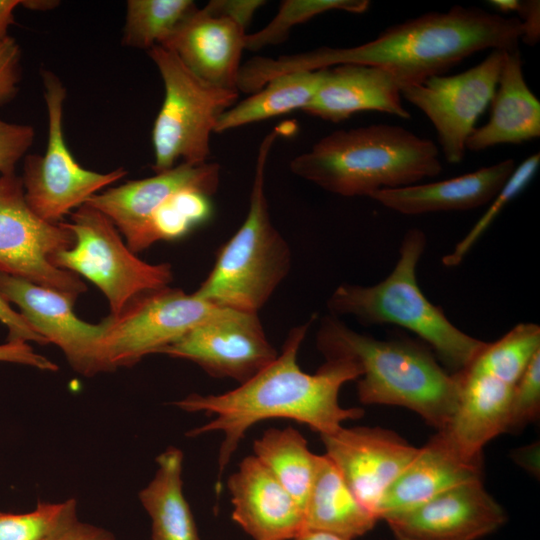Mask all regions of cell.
Instances as JSON below:
<instances>
[{"instance_id": "4", "label": "cell", "mask_w": 540, "mask_h": 540, "mask_svg": "<svg viewBox=\"0 0 540 540\" xmlns=\"http://www.w3.org/2000/svg\"><path fill=\"white\" fill-rule=\"evenodd\" d=\"M289 167L296 176L345 197L417 184L443 170L433 141L390 124L333 131Z\"/></svg>"}, {"instance_id": "31", "label": "cell", "mask_w": 540, "mask_h": 540, "mask_svg": "<svg viewBox=\"0 0 540 540\" xmlns=\"http://www.w3.org/2000/svg\"><path fill=\"white\" fill-rule=\"evenodd\" d=\"M367 0H283L275 17L261 30L246 34L245 49L258 51L270 45H278L289 36L290 30L317 15L328 11H345L361 14L368 10Z\"/></svg>"}, {"instance_id": "46", "label": "cell", "mask_w": 540, "mask_h": 540, "mask_svg": "<svg viewBox=\"0 0 540 540\" xmlns=\"http://www.w3.org/2000/svg\"><path fill=\"white\" fill-rule=\"evenodd\" d=\"M60 4L59 1L55 0H24L20 1V5L33 10V11H49L54 9Z\"/></svg>"}, {"instance_id": "41", "label": "cell", "mask_w": 540, "mask_h": 540, "mask_svg": "<svg viewBox=\"0 0 540 540\" xmlns=\"http://www.w3.org/2000/svg\"><path fill=\"white\" fill-rule=\"evenodd\" d=\"M48 540H116V538L108 530L81 522L77 518L61 528Z\"/></svg>"}, {"instance_id": "20", "label": "cell", "mask_w": 540, "mask_h": 540, "mask_svg": "<svg viewBox=\"0 0 540 540\" xmlns=\"http://www.w3.org/2000/svg\"><path fill=\"white\" fill-rule=\"evenodd\" d=\"M401 86L386 69L364 64H341L323 69V77L310 102L309 115L340 122L361 111H379L408 119Z\"/></svg>"}, {"instance_id": "6", "label": "cell", "mask_w": 540, "mask_h": 540, "mask_svg": "<svg viewBox=\"0 0 540 540\" xmlns=\"http://www.w3.org/2000/svg\"><path fill=\"white\" fill-rule=\"evenodd\" d=\"M275 127L261 141L247 216L219 249L214 266L193 294L213 305L257 313L286 278L291 267L288 243L273 225L265 194V169L277 137Z\"/></svg>"}, {"instance_id": "29", "label": "cell", "mask_w": 540, "mask_h": 540, "mask_svg": "<svg viewBox=\"0 0 540 540\" xmlns=\"http://www.w3.org/2000/svg\"><path fill=\"white\" fill-rule=\"evenodd\" d=\"M197 10L192 0H128L121 43L147 51L162 45Z\"/></svg>"}, {"instance_id": "36", "label": "cell", "mask_w": 540, "mask_h": 540, "mask_svg": "<svg viewBox=\"0 0 540 540\" xmlns=\"http://www.w3.org/2000/svg\"><path fill=\"white\" fill-rule=\"evenodd\" d=\"M35 132L27 124L9 123L0 119V174H14L16 164L27 155Z\"/></svg>"}, {"instance_id": "47", "label": "cell", "mask_w": 540, "mask_h": 540, "mask_svg": "<svg viewBox=\"0 0 540 540\" xmlns=\"http://www.w3.org/2000/svg\"><path fill=\"white\" fill-rule=\"evenodd\" d=\"M489 4L501 13L517 12L520 6L518 0H492Z\"/></svg>"}, {"instance_id": "12", "label": "cell", "mask_w": 540, "mask_h": 540, "mask_svg": "<svg viewBox=\"0 0 540 540\" xmlns=\"http://www.w3.org/2000/svg\"><path fill=\"white\" fill-rule=\"evenodd\" d=\"M505 50H490L477 65L454 75L433 76L406 86L401 95L433 124L444 158L460 163L466 141L496 90Z\"/></svg>"}, {"instance_id": "17", "label": "cell", "mask_w": 540, "mask_h": 540, "mask_svg": "<svg viewBox=\"0 0 540 540\" xmlns=\"http://www.w3.org/2000/svg\"><path fill=\"white\" fill-rule=\"evenodd\" d=\"M506 519L482 481L475 480L383 520L396 540H478L496 531Z\"/></svg>"}, {"instance_id": "33", "label": "cell", "mask_w": 540, "mask_h": 540, "mask_svg": "<svg viewBox=\"0 0 540 540\" xmlns=\"http://www.w3.org/2000/svg\"><path fill=\"white\" fill-rule=\"evenodd\" d=\"M209 198L195 190H184L170 197L152 218L155 242L180 238L207 221L212 213Z\"/></svg>"}, {"instance_id": "9", "label": "cell", "mask_w": 540, "mask_h": 540, "mask_svg": "<svg viewBox=\"0 0 540 540\" xmlns=\"http://www.w3.org/2000/svg\"><path fill=\"white\" fill-rule=\"evenodd\" d=\"M41 78L48 115L47 147L42 155L24 157L21 178L31 210L44 221L59 223L98 191L126 176L127 171L120 167L99 173L85 169L76 161L63 133L66 88L52 71L41 69Z\"/></svg>"}, {"instance_id": "39", "label": "cell", "mask_w": 540, "mask_h": 540, "mask_svg": "<svg viewBox=\"0 0 540 540\" xmlns=\"http://www.w3.org/2000/svg\"><path fill=\"white\" fill-rule=\"evenodd\" d=\"M0 362H9L31 366L42 371H57L56 363L47 357L36 353L33 348L23 341H9L0 345Z\"/></svg>"}, {"instance_id": "26", "label": "cell", "mask_w": 540, "mask_h": 540, "mask_svg": "<svg viewBox=\"0 0 540 540\" xmlns=\"http://www.w3.org/2000/svg\"><path fill=\"white\" fill-rule=\"evenodd\" d=\"M183 452L168 447L157 458V470L139 499L151 518L152 540H200L183 493Z\"/></svg>"}, {"instance_id": "7", "label": "cell", "mask_w": 540, "mask_h": 540, "mask_svg": "<svg viewBox=\"0 0 540 540\" xmlns=\"http://www.w3.org/2000/svg\"><path fill=\"white\" fill-rule=\"evenodd\" d=\"M164 85V99L152 129L154 172L182 163L199 165L210 155V135L239 91L211 85L193 74L177 55L160 45L147 51Z\"/></svg>"}, {"instance_id": "32", "label": "cell", "mask_w": 540, "mask_h": 540, "mask_svg": "<svg viewBox=\"0 0 540 540\" xmlns=\"http://www.w3.org/2000/svg\"><path fill=\"white\" fill-rule=\"evenodd\" d=\"M77 502H39L25 513L0 512V540H48L77 519Z\"/></svg>"}, {"instance_id": "45", "label": "cell", "mask_w": 540, "mask_h": 540, "mask_svg": "<svg viewBox=\"0 0 540 540\" xmlns=\"http://www.w3.org/2000/svg\"><path fill=\"white\" fill-rule=\"evenodd\" d=\"M293 540H348L343 537L311 529L303 530Z\"/></svg>"}, {"instance_id": "21", "label": "cell", "mask_w": 540, "mask_h": 540, "mask_svg": "<svg viewBox=\"0 0 540 540\" xmlns=\"http://www.w3.org/2000/svg\"><path fill=\"white\" fill-rule=\"evenodd\" d=\"M245 36V29L230 19L213 16L198 8L160 46L173 51L201 80L237 90Z\"/></svg>"}, {"instance_id": "24", "label": "cell", "mask_w": 540, "mask_h": 540, "mask_svg": "<svg viewBox=\"0 0 540 540\" xmlns=\"http://www.w3.org/2000/svg\"><path fill=\"white\" fill-rule=\"evenodd\" d=\"M490 108L488 121L475 127L466 141V150L477 152L539 138L540 102L525 81L519 49L504 52Z\"/></svg>"}, {"instance_id": "16", "label": "cell", "mask_w": 540, "mask_h": 540, "mask_svg": "<svg viewBox=\"0 0 540 540\" xmlns=\"http://www.w3.org/2000/svg\"><path fill=\"white\" fill-rule=\"evenodd\" d=\"M0 293L47 343L58 346L77 372L92 376L104 372L100 359L103 325L78 318L75 300L57 290L0 273Z\"/></svg>"}, {"instance_id": "5", "label": "cell", "mask_w": 540, "mask_h": 540, "mask_svg": "<svg viewBox=\"0 0 540 540\" xmlns=\"http://www.w3.org/2000/svg\"><path fill=\"white\" fill-rule=\"evenodd\" d=\"M426 243L422 230H408L399 258L384 280L372 286L342 284L327 307L331 315H351L364 326L393 324L415 333L455 374L470 365L486 342L457 328L421 291L416 272Z\"/></svg>"}, {"instance_id": "38", "label": "cell", "mask_w": 540, "mask_h": 540, "mask_svg": "<svg viewBox=\"0 0 540 540\" xmlns=\"http://www.w3.org/2000/svg\"><path fill=\"white\" fill-rule=\"evenodd\" d=\"M265 3L262 0H213L203 9L213 16L230 19L246 30L255 12Z\"/></svg>"}, {"instance_id": "19", "label": "cell", "mask_w": 540, "mask_h": 540, "mask_svg": "<svg viewBox=\"0 0 540 540\" xmlns=\"http://www.w3.org/2000/svg\"><path fill=\"white\" fill-rule=\"evenodd\" d=\"M482 456L468 457L441 430L389 487L379 509V520L415 508L439 494L481 480Z\"/></svg>"}, {"instance_id": "28", "label": "cell", "mask_w": 540, "mask_h": 540, "mask_svg": "<svg viewBox=\"0 0 540 540\" xmlns=\"http://www.w3.org/2000/svg\"><path fill=\"white\" fill-rule=\"evenodd\" d=\"M253 452L305 512L318 460L305 437L292 427L270 428L254 440Z\"/></svg>"}, {"instance_id": "40", "label": "cell", "mask_w": 540, "mask_h": 540, "mask_svg": "<svg viewBox=\"0 0 540 540\" xmlns=\"http://www.w3.org/2000/svg\"><path fill=\"white\" fill-rule=\"evenodd\" d=\"M0 322L8 329L9 341H33L38 344H47L46 340L38 334L29 322L20 313L12 309L10 303L0 293Z\"/></svg>"}, {"instance_id": "27", "label": "cell", "mask_w": 540, "mask_h": 540, "mask_svg": "<svg viewBox=\"0 0 540 540\" xmlns=\"http://www.w3.org/2000/svg\"><path fill=\"white\" fill-rule=\"evenodd\" d=\"M323 77V69L297 71L277 76L262 89L224 112L214 132L225 131L303 109L312 99Z\"/></svg>"}, {"instance_id": "44", "label": "cell", "mask_w": 540, "mask_h": 540, "mask_svg": "<svg viewBox=\"0 0 540 540\" xmlns=\"http://www.w3.org/2000/svg\"><path fill=\"white\" fill-rule=\"evenodd\" d=\"M19 0H0V41L8 37V28L14 23V10Z\"/></svg>"}, {"instance_id": "23", "label": "cell", "mask_w": 540, "mask_h": 540, "mask_svg": "<svg viewBox=\"0 0 540 540\" xmlns=\"http://www.w3.org/2000/svg\"><path fill=\"white\" fill-rule=\"evenodd\" d=\"M455 374L459 400L441 431L468 457H481L485 444L507 431L514 386L471 367Z\"/></svg>"}, {"instance_id": "37", "label": "cell", "mask_w": 540, "mask_h": 540, "mask_svg": "<svg viewBox=\"0 0 540 540\" xmlns=\"http://www.w3.org/2000/svg\"><path fill=\"white\" fill-rule=\"evenodd\" d=\"M20 80V46L13 37L8 36L0 41V105L15 97Z\"/></svg>"}, {"instance_id": "34", "label": "cell", "mask_w": 540, "mask_h": 540, "mask_svg": "<svg viewBox=\"0 0 540 540\" xmlns=\"http://www.w3.org/2000/svg\"><path fill=\"white\" fill-rule=\"evenodd\" d=\"M539 163L540 154L537 152L515 167L506 183L491 200L487 211L479 218L466 236L455 245L453 251L442 258V263L445 266L455 267L463 261L470 249L504 207L530 183L539 168Z\"/></svg>"}, {"instance_id": "3", "label": "cell", "mask_w": 540, "mask_h": 540, "mask_svg": "<svg viewBox=\"0 0 540 540\" xmlns=\"http://www.w3.org/2000/svg\"><path fill=\"white\" fill-rule=\"evenodd\" d=\"M316 344L326 359L345 358L358 365L357 392L363 404L408 408L438 430L450 422L459 400L458 377L447 373L423 346L375 339L333 315L321 319Z\"/></svg>"}, {"instance_id": "30", "label": "cell", "mask_w": 540, "mask_h": 540, "mask_svg": "<svg viewBox=\"0 0 540 540\" xmlns=\"http://www.w3.org/2000/svg\"><path fill=\"white\" fill-rule=\"evenodd\" d=\"M539 351L540 327L533 323H520L497 341L486 342L468 367L515 386Z\"/></svg>"}, {"instance_id": "2", "label": "cell", "mask_w": 540, "mask_h": 540, "mask_svg": "<svg viewBox=\"0 0 540 540\" xmlns=\"http://www.w3.org/2000/svg\"><path fill=\"white\" fill-rule=\"evenodd\" d=\"M293 327L281 353L264 369L231 391L218 395L190 394L175 401L184 411L203 412L214 419L187 432L189 437L222 432L224 440L218 457L219 473L224 472L247 430L272 418L291 419L320 435L331 434L345 420L358 419L360 408H343L338 395L343 384L358 379V365L345 358L326 359L314 373L302 371L297 362L299 348L312 324Z\"/></svg>"}, {"instance_id": "1", "label": "cell", "mask_w": 540, "mask_h": 540, "mask_svg": "<svg viewBox=\"0 0 540 540\" xmlns=\"http://www.w3.org/2000/svg\"><path fill=\"white\" fill-rule=\"evenodd\" d=\"M521 35L518 17H504L476 6H454L388 27L374 40L358 46H323L276 59L254 57L248 64V74L256 86L262 87L283 74L364 64L386 69L402 89L444 75L479 51L519 49Z\"/></svg>"}, {"instance_id": "25", "label": "cell", "mask_w": 540, "mask_h": 540, "mask_svg": "<svg viewBox=\"0 0 540 540\" xmlns=\"http://www.w3.org/2000/svg\"><path fill=\"white\" fill-rule=\"evenodd\" d=\"M377 521L357 500L334 463L325 454L318 455L305 506V529L353 540L372 530Z\"/></svg>"}, {"instance_id": "18", "label": "cell", "mask_w": 540, "mask_h": 540, "mask_svg": "<svg viewBox=\"0 0 540 540\" xmlns=\"http://www.w3.org/2000/svg\"><path fill=\"white\" fill-rule=\"evenodd\" d=\"M232 519L254 540H293L305 530L303 507L254 455L227 481Z\"/></svg>"}, {"instance_id": "35", "label": "cell", "mask_w": 540, "mask_h": 540, "mask_svg": "<svg viewBox=\"0 0 540 540\" xmlns=\"http://www.w3.org/2000/svg\"><path fill=\"white\" fill-rule=\"evenodd\" d=\"M540 410V351L514 386L506 432L519 431L534 421Z\"/></svg>"}, {"instance_id": "22", "label": "cell", "mask_w": 540, "mask_h": 540, "mask_svg": "<svg viewBox=\"0 0 540 540\" xmlns=\"http://www.w3.org/2000/svg\"><path fill=\"white\" fill-rule=\"evenodd\" d=\"M506 159L491 166L439 182L382 189L369 197L405 215L469 210L490 202L515 169Z\"/></svg>"}, {"instance_id": "8", "label": "cell", "mask_w": 540, "mask_h": 540, "mask_svg": "<svg viewBox=\"0 0 540 540\" xmlns=\"http://www.w3.org/2000/svg\"><path fill=\"white\" fill-rule=\"evenodd\" d=\"M64 223L75 241L71 248L55 254L52 264L93 282L107 298L110 315L118 314L136 295L171 283L170 264L139 259L113 222L92 206L83 204Z\"/></svg>"}, {"instance_id": "10", "label": "cell", "mask_w": 540, "mask_h": 540, "mask_svg": "<svg viewBox=\"0 0 540 540\" xmlns=\"http://www.w3.org/2000/svg\"><path fill=\"white\" fill-rule=\"evenodd\" d=\"M224 309L169 286L136 295L118 314L101 321L104 372L133 366L144 356L158 353Z\"/></svg>"}, {"instance_id": "14", "label": "cell", "mask_w": 540, "mask_h": 540, "mask_svg": "<svg viewBox=\"0 0 540 540\" xmlns=\"http://www.w3.org/2000/svg\"><path fill=\"white\" fill-rule=\"evenodd\" d=\"M219 180L217 163H181L152 177L97 193L85 204L106 215L125 237L128 248L136 254L155 243L152 218L170 197L184 190L212 196Z\"/></svg>"}, {"instance_id": "13", "label": "cell", "mask_w": 540, "mask_h": 540, "mask_svg": "<svg viewBox=\"0 0 540 540\" xmlns=\"http://www.w3.org/2000/svg\"><path fill=\"white\" fill-rule=\"evenodd\" d=\"M158 353L192 361L212 377L232 378L240 384L279 354L257 313L231 309L193 327Z\"/></svg>"}, {"instance_id": "42", "label": "cell", "mask_w": 540, "mask_h": 540, "mask_svg": "<svg viewBox=\"0 0 540 540\" xmlns=\"http://www.w3.org/2000/svg\"><path fill=\"white\" fill-rule=\"evenodd\" d=\"M517 13L522 26L520 40L526 45H536L540 39V2L538 0L520 1Z\"/></svg>"}, {"instance_id": "11", "label": "cell", "mask_w": 540, "mask_h": 540, "mask_svg": "<svg viewBox=\"0 0 540 540\" xmlns=\"http://www.w3.org/2000/svg\"><path fill=\"white\" fill-rule=\"evenodd\" d=\"M74 241L64 221L50 223L31 210L21 177L0 174V273L57 290L76 301L87 290L84 282L51 261Z\"/></svg>"}, {"instance_id": "15", "label": "cell", "mask_w": 540, "mask_h": 540, "mask_svg": "<svg viewBox=\"0 0 540 540\" xmlns=\"http://www.w3.org/2000/svg\"><path fill=\"white\" fill-rule=\"evenodd\" d=\"M320 437L325 455L337 467L352 493L379 520L385 493L419 448L395 432L379 427H340Z\"/></svg>"}, {"instance_id": "43", "label": "cell", "mask_w": 540, "mask_h": 540, "mask_svg": "<svg viewBox=\"0 0 540 540\" xmlns=\"http://www.w3.org/2000/svg\"><path fill=\"white\" fill-rule=\"evenodd\" d=\"M515 460L524 468L533 471L534 474L539 471V446L534 444L522 449H518L514 454Z\"/></svg>"}]
</instances>
